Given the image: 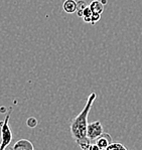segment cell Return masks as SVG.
I'll use <instances>...</instances> for the list:
<instances>
[{
	"instance_id": "obj_5",
	"label": "cell",
	"mask_w": 142,
	"mask_h": 150,
	"mask_svg": "<svg viewBox=\"0 0 142 150\" xmlns=\"http://www.w3.org/2000/svg\"><path fill=\"white\" fill-rule=\"evenodd\" d=\"M13 150H33V146L30 141L25 139H21L15 143Z\"/></svg>"
},
{
	"instance_id": "obj_7",
	"label": "cell",
	"mask_w": 142,
	"mask_h": 150,
	"mask_svg": "<svg viewBox=\"0 0 142 150\" xmlns=\"http://www.w3.org/2000/svg\"><path fill=\"white\" fill-rule=\"evenodd\" d=\"M89 7L91 8L93 13H97V14H102L104 11V4L99 0H94L91 2V4L89 5Z\"/></svg>"
},
{
	"instance_id": "obj_4",
	"label": "cell",
	"mask_w": 142,
	"mask_h": 150,
	"mask_svg": "<svg viewBox=\"0 0 142 150\" xmlns=\"http://www.w3.org/2000/svg\"><path fill=\"white\" fill-rule=\"evenodd\" d=\"M95 143L97 144V146L99 147L101 150H105L112 143V137L108 133L103 132V134L96 140Z\"/></svg>"
},
{
	"instance_id": "obj_12",
	"label": "cell",
	"mask_w": 142,
	"mask_h": 150,
	"mask_svg": "<svg viewBox=\"0 0 142 150\" xmlns=\"http://www.w3.org/2000/svg\"><path fill=\"white\" fill-rule=\"evenodd\" d=\"M36 124H37V121H36L34 118H29L28 120H27V125H28L29 127H31V128L35 127Z\"/></svg>"
},
{
	"instance_id": "obj_3",
	"label": "cell",
	"mask_w": 142,
	"mask_h": 150,
	"mask_svg": "<svg viewBox=\"0 0 142 150\" xmlns=\"http://www.w3.org/2000/svg\"><path fill=\"white\" fill-rule=\"evenodd\" d=\"M103 134V126L99 120L91 122L87 127V136L91 142H95Z\"/></svg>"
},
{
	"instance_id": "obj_13",
	"label": "cell",
	"mask_w": 142,
	"mask_h": 150,
	"mask_svg": "<svg viewBox=\"0 0 142 150\" xmlns=\"http://www.w3.org/2000/svg\"><path fill=\"white\" fill-rule=\"evenodd\" d=\"M33 150H34V149H33Z\"/></svg>"
},
{
	"instance_id": "obj_8",
	"label": "cell",
	"mask_w": 142,
	"mask_h": 150,
	"mask_svg": "<svg viewBox=\"0 0 142 150\" xmlns=\"http://www.w3.org/2000/svg\"><path fill=\"white\" fill-rule=\"evenodd\" d=\"M87 4L84 0H79L77 2V13H78V16L80 17H83V14H84V10L85 8L87 7Z\"/></svg>"
},
{
	"instance_id": "obj_1",
	"label": "cell",
	"mask_w": 142,
	"mask_h": 150,
	"mask_svg": "<svg viewBox=\"0 0 142 150\" xmlns=\"http://www.w3.org/2000/svg\"><path fill=\"white\" fill-rule=\"evenodd\" d=\"M97 95L96 93H92L87 99V103L84 106L83 110L80 112L79 115L73 119L70 125V131L73 139L75 142L81 147V149H84L89 144H91L90 139L87 136V127H88V117L90 114V111L92 109V106L95 102Z\"/></svg>"
},
{
	"instance_id": "obj_2",
	"label": "cell",
	"mask_w": 142,
	"mask_h": 150,
	"mask_svg": "<svg viewBox=\"0 0 142 150\" xmlns=\"http://www.w3.org/2000/svg\"><path fill=\"white\" fill-rule=\"evenodd\" d=\"M11 111L12 109L8 111L7 115L5 116L3 121L0 122V131H1V143H0V150H5L6 147L10 144L11 140H12V132H11L10 126H9L8 122L10 118Z\"/></svg>"
},
{
	"instance_id": "obj_10",
	"label": "cell",
	"mask_w": 142,
	"mask_h": 150,
	"mask_svg": "<svg viewBox=\"0 0 142 150\" xmlns=\"http://www.w3.org/2000/svg\"><path fill=\"white\" fill-rule=\"evenodd\" d=\"M82 150H101V149L97 146V144H96L95 142H94V143L92 142L91 144H89L88 146L85 147V148L82 149Z\"/></svg>"
},
{
	"instance_id": "obj_6",
	"label": "cell",
	"mask_w": 142,
	"mask_h": 150,
	"mask_svg": "<svg viewBox=\"0 0 142 150\" xmlns=\"http://www.w3.org/2000/svg\"><path fill=\"white\" fill-rule=\"evenodd\" d=\"M63 8L65 12L69 14H73V13L77 12V2L75 0H66L63 4Z\"/></svg>"
},
{
	"instance_id": "obj_11",
	"label": "cell",
	"mask_w": 142,
	"mask_h": 150,
	"mask_svg": "<svg viewBox=\"0 0 142 150\" xmlns=\"http://www.w3.org/2000/svg\"><path fill=\"white\" fill-rule=\"evenodd\" d=\"M101 15H102V14H97V13H93L92 17H91V23L95 24L97 21H99L100 18H101Z\"/></svg>"
},
{
	"instance_id": "obj_9",
	"label": "cell",
	"mask_w": 142,
	"mask_h": 150,
	"mask_svg": "<svg viewBox=\"0 0 142 150\" xmlns=\"http://www.w3.org/2000/svg\"><path fill=\"white\" fill-rule=\"evenodd\" d=\"M105 150H127V148L120 142H112Z\"/></svg>"
}]
</instances>
